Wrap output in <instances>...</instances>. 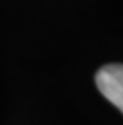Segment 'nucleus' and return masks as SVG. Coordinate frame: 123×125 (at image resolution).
I'll return each instance as SVG.
<instances>
[{"label":"nucleus","instance_id":"1","mask_svg":"<svg viewBox=\"0 0 123 125\" xmlns=\"http://www.w3.org/2000/svg\"><path fill=\"white\" fill-rule=\"evenodd\" d=\"M96 87L123 114V64H105L96 72Z\"/></svg>","mask_w":123,"mask_h":125}]
</instances>
